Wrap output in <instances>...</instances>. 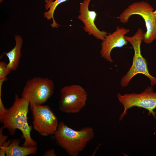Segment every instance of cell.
Here are the masks:
<instances>
[{
	"mask_svg": "<svg viewBox=\"0 0 156 156\" xmlns=\"http://www.w3.org/2000/svg\"><path fill=\"white\" fill-rule=\"evenodd\" d=\"M153 8L147 2H135L126 8L118 18L121 23H126L133 15L141 16L144 21L146 29L144 34L143 41L146 44H150L156 40V21L153 14Z\"/></svg>",
	"mask_w": 156,
	"mask_h": 156,
	"instance_id": "obj_5",
	"label": "cell"
},
{
	"mask_svg": "<svg viewBox=\"0 0 156 156\" xmlns=\"http://www.w3.org/2000/svg\"><path fill=\"white\" fill-rule=\"evenodd\" d=\"M11 141L9 140L8 141H6L3 144L0 146V156H3L6 155V151L11 142Z\"/></svg>",
	"mask_w": 156,
	"mask_h": 156,
	"instance_id": "obj_16",
	"label": "cell"
},
{
	"mask_svg": "<svg viewBox=\"0 0 156 156\" xmlns=\"http://www.w3.org/2000/svg\"><path fill=\"white\" fill-rule=\"evenodd\" d=\"M21 140L14 139L11 141L6 151L7 156H26L36 154L37 146L26 147L19 145Z\"/></svg>",
	"mask_w": 156,
	"mask_h": 156,
	"instance_id": "obj_11",
	"label": "cell"
},
{
	"mask_svg": "<svg viewBox=\"0 0 156 156\" xmlns=\"http://www.w3.org/2000/svg\"><path fill=\"white\" fill-rule=\"evenodd\" d=\"M68 0H45V8L46 10H49L44 13V17L48 20L52 19L53 23L51 25L53 27L58 28L60 25L55 22L54 17V13L57 6L60 4Z\"/></svg>",
	"mask_w": 156,
	"mask_h": 156,
	"instance_id": "obj_13",
	"label": "cell"
},
{
	"mask_svg": "<svg viewBox=\"0 0 156 156\" xmlns=\"http://www.w3.org/2000/svg\"><path fill=\"white\" fill-rule=\"evenodd\" d=\"M117 96L124 107V111L120 115L119 120L122 119L129 109L134 107L146 109L148 111L149 115L152 114L156 119L155 113L154 111V109L156 108V92L153 91L152 86L147 87L140 94L132 93L121 95L118 93Z\"/></svg>",
	"mask_w": 156,
	"mask_h": 156,
	"instance_id": "obj_6",
	"label": "cell"
},
{
	"mask_svg": "<svg viewBox=\"0 0 156 156\" xmlns=\"http://www.w3.org/2000/svg\"><path fill=\"white\" fill-rule=\"evenodd\" d=\"M54 89L53 81L48 78L33 77L26 82L21 97L29 103L30 109L42 105L53 95Z\"/></svg>",
	"mask_w": 156,
	"mask_h": 156,
	"instance_id": "obj_4",
	"label": "cell"
},
{
	"mask_svg": "<svg viewBox=\"0 0 156 156\" xmlns=\"http://www.w3.org/2000/svg\"><path fill=\"white\" fill-rule=\"evenodd\" d=\"M130 30L123 27H117L116 30L106 36L105 39L101 43L100 52L101 57L111 63L113 62L111 53L112 49L116 47L121 48L126 45L128 42L125 38Z\"/></svg>",
	"mask_w": 156,
	"mask_h": 156,
	"instance_id": "obj_9",
	"label": "cell"
},
{
	"mask_svg": "<svg viewBox=\"0 0 156 156\" xmlns=\"http://www.w3.org/2000/svg\"><path fill=\"white\" fill-rule=\"evenodd\" d=\"M4 129L3 126L1 127L0 129V146H2L3 144L6 141V140L8 136L4 135L2 133V131Z\"/></svg>",
	"mask_w": 156,
	"mask_h": 156,
	"instance_id": "obj_17",
	"label": "cell"
},
{
	"mask_svg": "<svg viewBox=\"0 0 156 156\" xmlns=\"http://www.w3.org/2000/svg\"><path fill=\"white\" fill-rule=\"evenodd\" d=\"M144 34L142 30L139 28L133 36H125L126 40L132 46L134 55L131 66L121 80L120 83L122 87L127 86L133 77L138 74H142L147 77L151 81V86H153L156 84V77L149 73L147 61L141 54L140 46Z\"/></svg>",
	"mask_w": 156,
	"mask_h": 156,
	"instance_id": "obj_3",
	"label": "cell"
},
{
	"mask_svg": "<svg viewBox=\"0 0 156 156\" xmlns=\"http://www.w3.org/2000/svg\"><path fill=\"white\" fill-rule=\"evenodd\" d=\"M153 14L156 21V10L153 12Z\"/></svg>",
	"mask_w": 156,
	"mask_h": 156,
	"instance_id": "obj_19",
	"label": "cell"
},
{
	"mask_svg": "<svg viewBox=\"0 0 156 156\" xmlns=\"http://www.w3.org/2000/svg\"><path fill=\"white\" fill-rule=\"evenodd\" d=\"M0 122L2 123L4 118L6 115L7 109L4 106L1 97V90L0 91Z\"/></svg>",
	"mask_w": 156,
	"mask_h": 156,
	"instance_id": "obj_15",
	"label": "cell"
},
{
	"mask_svg": "<svg viewBox=\"0 0 156 156\" xmlns=\"http://www.w3.org/2000/svg\"><path fill=\"white\" fill-rule=\"evenodd\" d=\"M15 39L16 44L14 47L10 51L4 53L8 59L7 66L11 71H14L16 69L21 56V49L23 44L22 38L20 36L16 35Z\"/></svg>",
	"mask_w": 156,
	"mask_h": 156,
	"instance_id": "obj_12",
	"label": "cell"
},
{
	"mask_svg": "<svg viewBox=\"0 0 156 156\" xmlns=\"http://www.w3.org/2000/svg\"><path fill=\"white\" fill-rule=\"evenodd\" d=\"M11 71L7 64L4 62H0V80L6 79V77Z\"/></svg>",
	"mask_w": 156,
	"mask_h": 156,
	"instance_id": "obj_14",
	"label": "cell"
},
{
	"mask_svg": "<svg viewBox=\"0 0 156 156\" xmlns=\"http://www.w3.org/2000/svg\"><path fill=\"white\" fill-rule=\"evenodd\" d=\"M55 150L53 149H51L46 151L43 155L44 156H56Z\"/></svg>",
	"mask_w": 156,
	"mask_h": 156,
	"instance_id": "obj_18",
	"label": "cell"
},
{
	"mask_svg": "<svg viewBox=\"0 0 156 156\" xmlns=\"http://www.w3.org/2000/svg\"><path fill=\"white\" fill-rule=\"evenodd\" d=\"M59 101L60 110L66 113H77L85 106L88 97L85 90L81 86L73 84L60 90Z\"/></svg>",
	"mask_w": 156,
	"mask_h": 156,
	"instance_id": "obj_7",
	"label": "cell"
},
{
	"mask_svg": "<svg viewBox=\"0 0 156 156\" xmlns=\"http://www.w3.org/2000/svg\"><path fill=\"white\" fill-rule=\"evenodd\" d=\"M29 103L17 94L15 95L14 102L7 111L2 123L4 129H7L11 135H14L17 129L20 130L24 139L23 146H37L36 142L31 138L32 126L28 122L27 114Z\"/></svg>",
	"mask_w": 156,
	"mask_h": 156,
	"instance_id": "obj_1",
	"label": "cell"
},
{
	"mask_svg": "<svg viewBox=\"0 0 156 156\" xmlns=\"http://www.w3.org/2000/svg\"></svg>",
	"mask_w": 156,
	"mask_h": 156,
	"instance_id": "obj_20",
	"label": "cell"
},
{
	"mask_svg": "<svg viewBox=\"0 0 156 156\" xmlns=\"http://www.w3.org/2000/svg\"><path fill=\"white\" fill-rule=\"evenodd\" d=\"M91 0H84L80 5V14L78 18L81 21L84 25V31L88 33L89 35H92L98 39L102 41L107 33L105 31L100 30L94 23L97 14L94 11H90L88 6Z\"/></svg>",
	"mask_w": 156,
	"mask_h": 156,
	"instance_id": "obj_10",
	"label": "cell"
},
{
	"mask_svg": "<svg viewBox=\"0 0 156 156\" xmlns=\"http://www.w3.org/2000/svg\"><path fill=\"white\" fill-rule=\"evenodd\" d=\"M34 129L40 135L47 136L53 134L58 125L57 117L47 105H40L30 109Z\"/></svg>",
	"mask_w": 156,
	"mask_h": 156,
	"instance_id": "obj_8",
	"label": "cell"
},
{
	"mask_svg": "<svg viewBox=\"0 0 156 156\" xmlns=\"http://www.w3.org/2000/svg\"><path fill=\"white\" fill-rule=\"evenodd\" d=\"M56 143L71 156H77L94 136L93 129L86 127L76 131L62 122L59 124L53 134Z\"/></svg>",
	"mask_w": 156,
	"mask_h": 156,
	"instance_id": "obj_2",
	"label": "cell"
}]
</instances>
